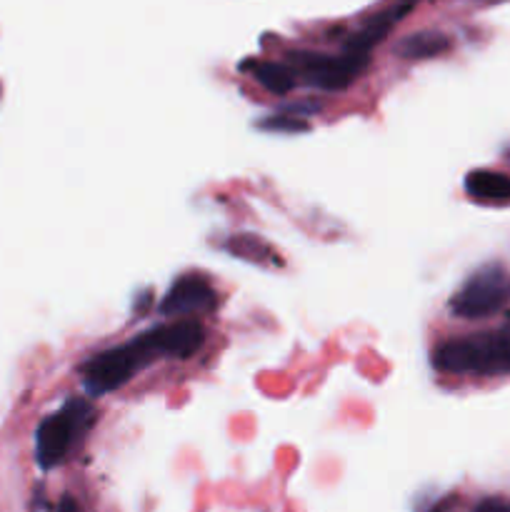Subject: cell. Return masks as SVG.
<instances>
[{
  "mask_svg": "<svg viewBox=\"0 0 510 512\" xmlns=\"http://www.w3.org/2000/svg\"><path fill=\"white\" fill-rule=\"evenodd\" d=\"M58 512H83V510H80V505L75 503L73 498H63L58 505Z\"/></svg>",
  "mask_w": 510,
  "mask_h": 512,
  "instance_id": "obj_15",
  "label": "cell"
},
{
  "mask_svg": "<svg viewBox=\"0 0 510 512\" xmlns=\"http://www.w3.org/2000/svg\"><path fill=\"white\" fill-rule=\"evenodd\" d=\"M150 360H153V355L148 353L143 340L135 338L133 343L118 345V348H110L90 358L83 365V383L93 395L110 393V390H118L120 385L128 383Z\"/></svg>",
  "mask_w": 510,
  "mask_h": 512,
  "instance_id": "obj_4",
  "label": "cell"
},
{
  "mask_svg": "<svg viewBox=\"0 0 510 512\" xmlns=\"http://www.w3.org/2000/svg\"><path fill=\"white\" fill-rule=\"evenodd\" d=\"M140 340L153 358L168 355V358L185 360L203 348L205 330L198 320H175V323H165L148 330V333L140 335Z\"/></svg>",
  "mask_w": 510,
  "mask_h": 512,
  "instance_id": "obj_6",
  "label": "cell"
},
{
  "mask_svg": "<svg viewBox=\"0 0 510 512\" xmlns=\"http://www.w3.org/2000/svg\"><path fill=\"white\" fill-rule=\"evenodd\" d=\"M433 365L455 375H503L510 373V345L493 333L448 340L433 353Z\"/></svg>",
  "mask_w": 510,
  "mask_h": 512,
  "instance_id": "obj_1",
  "label": "cell"
},
{
  "mask_svg": "<svg viewBox=\"0 0 510 512\" xmlns=\"http://www.w3.org/2000/svg\"><path fill=\"white\" fill-rule=\"evenodd\" d=\"M508 155H510V153H508Z\"/></svg>",
  "mask_w": 510,
  "mask_h": 512,
  "instance_id": "obj_17",
  "label": "cell"
},
{
  "mask_svg": "<svg viewBox=\"0 0 510 512\" xmlns=\"http://www.w3.org/2000/svg\"><path fill=\"white\" fill-rule=\"evenodd\" d=\"M260 128L265 130H288V133H295V130H308V123L298 118H288V115H273V118L263 120Z\"/></svg>",
  "mask_w": 510,
  "mask_h": 512,
  "instance_id": "obj_13",
  "label": "cell"
},
{
  "mask_svg": "<svg viewBox=\"0 0 510 512\" xmlns=\"http://www.w3.org/2000/svg\"><path fill=\"white\" fill-rule=\"evenodd\" d=\"M418 3V0H400V3L390 5L388 10H383L380 15H375L373 20H370L368 25H365L363 30H360L358 35H355L353 40L348 43V50H353V53H370V48L373 45H378L380 40L385 38V35L390 33V28H393L395 23H400V20L405 18V15L413 10V5Z\"/></svg>",
  "mask_w": 510,
  "mask_h": 512,
  "instance_id": "obj_8",
  "label": "cell"
},
{
  "mask_svg": "<svg viewBox=\"0 0 510 512\" xmlns=\"http://www.w3.org/2000/svg\"><path fill=\"white\" fill-rule=\"evenodd\" d=\"M450 48V40L443 33H435V30H423V33L408 35L405 40L398 43V55L405 60H428L435 55L445 53Z\"/></svg>",
  "mask_w": 510,
  "mask_h": 512,
  "instance_id": "obj_10",
  "label": "cell"
},
{
  "mask_svg": "<svg viewBox=\"0 0 510 512\" xmlns=\"http://www.w3.org/2000/svg\"><path fill=\"white\" fill-rule=\"evenodd\" d=\"M500 335H503V338L508 340V345H510V320L503 325V330H500Z\"/></svg>",
  "mask_w": 510,
  "mask_h": 512,
  "instance_id": "obj_16",
  "label": "cell"
},
{
  "mask_svg": "<svg viewBox=\"0 0 510 512\" xmlns=\"http://www.w3.org/2000/svg\"><path fill=\"white\" fill-rule=\"evenodd\" d=\"M215 308V290L200 275H183L170 285L165 293L163 303H160V313L163 315H195L208 313Z\"/></svg>",
  "mask_w": 510,
  "mask_h": 512,
  "instance_id": "obj_7",
  "label": "cell"
},
{
  "mask_svg": "<svg viewBox=\"0 0 510 512\" xmlns=\"http://www.w3.org/2000/svg\"><path fill=\"white\" fill-rule=\"evenodd\" d=\"M228 250L233 255H238V258L250 260V263H258V265H278L280 263L278 255H275V250L270 248L263 238H258V235H238V238L230 240Z\"/></svg>",
  "mask_w": 510,
  "mask_h": 512,
  "instance_id": "obj_12",
  "label": "cell"
},
{
  "mask_svg": "<svg viewBox=\"0 0 510 512\" xmlns=\"http://www.w3.org/2000/svg\"><path fill=\"white\" fill-rule=\"evenodd\" d=\"M295 75L305 80L308 85L320 90H343L358 78L368 65V55L345 50L343 55H293Z\"/></svg>",
  "mask_w": 510,
  "mask_h": 512,
  "instance_id": "obj_5",
  "label": "cell"
},
{
  "mask_svg": "<svg viewBox=\"0 0 510 512\" xmlns=\"http://www.w3.org/2000/svg\"><path fill=\"white\" fill-rule=\"evenodd\" d=\"M475 512H510V505H505L503 500H483Z\"/></svg>",
  "mask_w": 510,
  "mask_h": 512,
  "instance_id": "obj_14",
  "label": "cell"
},
{
  "mask_svg": "<svg viewBox=\"0 0 510 512\" xmlns=\"http://www.w3.org/2000/svg\"><path fill=\"white\" fill-rule=\"evenodd\" d=\"M93 418V405L80 398L68 400L63 410L45 418L35 433V458H38L40 468L50 470L63 463L85 438V433L93 425Z\"/></svg>",
  "mask_w": 510,
  "mask_h": 512,
  "instance_id": "obj_2",
  "label": "cell"
},
{
  "mask_svg": "<svg viewBox=\"0 0 510 512\" xmlns=\"http://www.w3.org/2000/svg\"><path fill=\"white\" fill-rule=\"evenodd\" d=\"M510 298V275L503 265L490 263L475 270L463 288L450 300L453 315L465 320H480L498 313Z\"/></svg>",
  "mask_w": 510,
  "mask_h": 512,
  "instance_id": "obj_3",
  "label": "cell"
},
{
  "mask_svg": "<svg viewBox=\"0 0 510 512\" xmlns=\"http://www.w3.org/2000/svg\"><path fill=\"white\" fill-rule=\"evenodd\" d=\"M465 193L478 203H510V178L503 173H495V170H473L465 178Z\"/></svg>",
  "mask_w": 510,
  "mask_h": 512,
  "instance_id": "obj_9",
  "label": "cell"
},
{
  "mask_svg": "<svg viewBox=\"0 0 510 512\" xmlns=\"http://www.w3.org/2000/svg\"><path fill=\"white\" fill-rule=\"evenodd\" d=\"M245 68L253 73V78L258 80L263 88H268L270 93L285 95L295 88V73L290 68L280 63H268V60H255V63L245 65Z\"/></svg>",
  "mask_w": 510,
  "mask_h": 512,
  "instance_id": "obj_11",
  "label": "cell"
}]
</instances>
